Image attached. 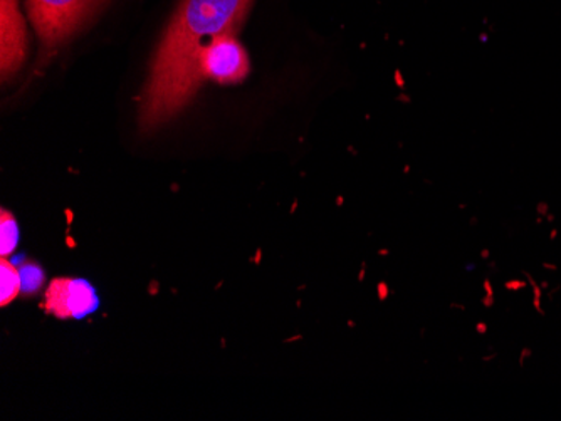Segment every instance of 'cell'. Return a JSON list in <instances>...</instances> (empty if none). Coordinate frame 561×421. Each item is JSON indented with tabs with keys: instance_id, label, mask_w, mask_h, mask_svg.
<instances>
[{
	"instance_id": "5b68a950",
	"label": "cell",
	"mask_w": 561,
	"mask_h": 421,
	"mask_svg": "<svg viewBox=\"0 0 561 421\" xmlns=\"http://www.w3.org/2000/svg\"><path fill=\"white\" fill-rule=\"evenodd\" d=\"M96 306L93 288L75 279H56L46 291L47 313L61 319L83 317Z\"/></svg>"
},
{
	"instance_id": "6da1fadb",
	"label": "cell",
	"mask_w": 561,
	"mask_h": 421,
	"mask_svg": "<svg viewBox=\"0 0 561 421\" xmlns=\"http://www.w3.org/2000/svg\"><path fill=\"white\" fill-rule=\"evenodd\" d=\"M252 0H184L160 43L141 97L140 122L153 130L181 112L201 83L195 72L206 39L236 33Z\"/></svg>"
},
{
	"instance_id": "7a4b0ae2",
	"label": "cell",
	"mask_w": 561,
	"mask_h": 421,
	"mask_svg": "<svg viewBox=\"0 0 561 421\" xmlns=\"http://www.w3.org/2000/svg\"><path fill=\"white\" fill-rule=\"evenodd\" d=\"M98 0H27L34 30L47 51L68 39L87 21Z\"/></svg>"
},
{
	"instance_id": "277c9868",
	"label": "cell",
	"mask_w": 561,
	"mask_h": 421,
	"mask_svg": "<svg viewBox=\"0 0 561 421\" xmlns=\"http://www.w3.org/2000/svg\"><path fill=\"white\" fill-rule=\"evenodd\" d=\"M25 46L27 36L18 0H0V68L4 80L14 77L21 69Z\"/></svg>"
},
{
	"instance_id": "ba28073f",
	"label": "cell",
	"mask_w": 561,
	"mask_h": 421,
	"mask_svg": "<svg viewBox=\"0 0 561 421\" xmlns=\"http://www.w3.org/2000/svg\"><path fill=\"white\" fill-rule=\"evenodd\" d=\"M19 270H21L22 294L31 297L44 284L43 269L36 264H24Z\"/></svg>"
},
{
	"instance_id": "52a82bcc",
	"label": "cell",
	"mask_w": 561,
	"mask_h": 421,
	"mask_svg": "<svg viewBox=\"0 0 561 421\" xmlns=\"http://www.w3.org/2000/svg\"><path fill=\"white\" fill-rule=\"evenodd\" d=\"M18 237V224H15L14 217L2 210L0 213V256L8 257L14 253Z\"/></svg>"
},
{
	"instance_id": "3957f363",
	"label": "cell",
	"mask_w": 561,
	"mask_h": 421,
	"mask_svg": "<svg viewBox=\"0 0 561 421\" xmlns=\"http://www.w3.org/2000/svg\"><path fill=\"white\" fill-rule=\"evenodd\" d=\"M248 52L236 39V33H224L202 47L195 61L198 83L206 80L220 84L241 83L249 74Z\"/></svg>"
},
{
	"instance_id": "8992f818",
	"label": "cell",
	"mask_w": 561,
	"mask_h": 421,
	"mask_svg": "<svg viewBox=\"0 0 561 421\" xmlns=\"http://www.w3.org/2000/svg\"><path fill=\"white\" fill-rule=\"evenodd\" d=\"M0 306L5 307L22 292L21 270L5 257L0 260Z\"/></svg>"
}]
</instances>
